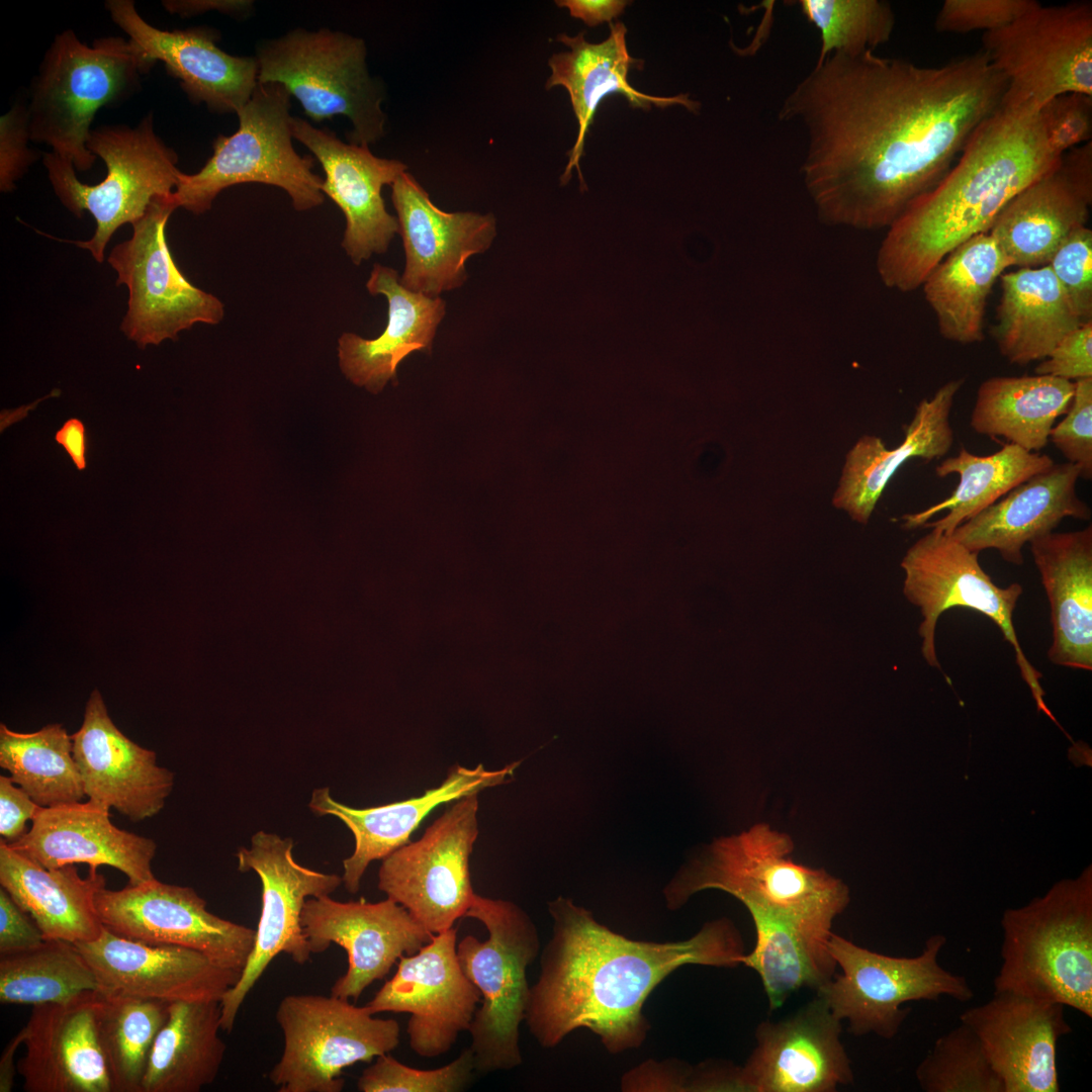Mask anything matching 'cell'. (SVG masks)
<instances>
[{
  "label": "cell",
  "mask_w": 1092,
  "mask_h": 1092,
  "mask_svg": "<svg viewBox=\"0 0 1092 1092\" xmlns=\"http://www.w3.org/2000/svg\"><path fill=\"white\" fill-rule=\"evenodd\" d=\"M1006 89L983 51L938 67L833 54L788 94L779 118L805 129L803 179L820 218L877 230L946 175Z\"/></svg>",
  "instance_id": "1"
},
{
  "label": "cell",
  "mask_w": 1092,
  "mask_h": 1092,
  "mask_svg": "<svg viewBox=\"0 0 1092 1092\" xmlns=\"http://www.w3.org/2000/svg\"><path fill=\"white\" fill-rule=\"evenodd\" d=\"M550 940L530 989L525 1021L545 1049L586 1028L614 1055L638 1049L649 1023L642 1009L650 993L685 965L735 968L745 954L740 932L727 918L707 922L689 939H630L598 922L570 899L548 903Z\"/></svg>",
  "instance_id": "2"
},
{
  "label": "cell",
  "mask_w": 1092,
  "mask_h": 1092,
  "mask_svg": "<svg viewBox=\"0 0 1092 1092\" xmlns=\"http://www.w3.org/2000/svg\"><path fill=\"white\" fill-rule=\"evenodd\" d=\"M1061 158L1048 146L1037 108L1002 100L956 166L888 228L877 257L883 283L903 292L921 286L950 251L988 233L1001 209Z\"/></svg>",
  "instance_id": "3"
},
{
  "label": "cell",
  "mask_w": 1092,
  "mask_h": 1092,
  "mask_svg": "<svg viewBox=\"0 0 1092 1092\" xmlns=\"http://www.w3.org/2000/svg\"><path fill=\"white\" fill-rule=\"evenodd\" d=\"M788 834L759 823L738 835L720 837L693 855L665 887L675 910L691 896L718 889L734 896L749 913L794 921L827 940L834 919L849 902L846 885L823 869L795 862Z\"/></svg>",
  "instance_id": "4"
},
{
  "label": "cell",
  "mask_w": 1092,
  "mask_h": 1092,
  "mask_svg": "<svg viewBox=\"0 0 1092 1092\" xmlns=\"http://www.w3.org/2000/svg\"><path fill=\"white\" fill-rule=\"evenodd\" d=\"M995 992L1056 1002L1092 1017V867L1001 919Z\"/></svg>",
  "instance_id": "5"
},
{
  "label": "cell",
  "mask_w": 1092,
  "mask_h": 1092,
  "mask_svg": "<svg viewBox=\"0 0 1092 1092\" xmlns=\"http://www.w3.org/2000/svg\"><path fill=\"white\" fill-rule=\"evenodd\" d=\"M151 67L122 37L97 38L89 47L71 29L58 34L30 88V141L50 146L79 171L90 169L96 156L87 141L97 110L133 93Z\"/></svg>",
  "instance_id": "6"
},
{
  "label": "cell",
  "mask_w": 1092,
  "mask_h": 1092,
  "mask_svg": "<svg viewBox=\"0 0 1092 1092\" xmlns=\"http://www.w3.org/2000/svg\"><path fill=\"white\" fill-rule=\"evenodd\" d=\"M465 917L480 921L488 937L457 942L459 964L481 995L469 1026L475 1072L510 1071L523 1062L520 1025L531 986L527 970L540 951L537 928L517 904L475 895Z\"/></svg>",
  "instance_id": "7"
},
{
  "label": "cell",
  "mask_w": 1092,
  "mask_h": 1092,
  "mask_svg": "<svg viewBox=\"0 0 1092 1092\" xmlns=\"http://www.w3.org/2000/svg\"><path fill=\"white\" fill-rule=\"evenodd\" d=\"M290 94L277 83H258L236 113L238 130L218 135L213 154L195 174L180 173L170 201L194 214L207 211L223 189L241 183H263L284 189L296 210L324 202V179L312 172L314 159L292 145Z\"/></svg>",
  "instance_id": "8"
},
{
  "label": "cell",
  "mask_w": 1092,
  "mask_h": 1092,
  "mask_svg": "<svg viewBox=\"0 0 1092 1092\" xmlns=\"http://www.w3.org/2000/svg\"><path fill=\"white\" fill-rule=\"evenodd\" d=\"M87 149L100 157L107 169L105 178L95 185L79 181L73 163L54 152L44 153L42 161L63 205L78 217L86 210L95 219L91 239L70 242L88 250L97 263H102L114 232L124 223L140 220L156 197L172 194L181 171L175 151L156 134L152 113L134 127L104 125L92 129Z\"/></svg>",
  "instance_id": "9"
},
{
  "label": "cell",
  "mask_w": 1092,
  "mask_h": 1092,
  "mask_svg": "<svg viewBox=\"0 0 1092 1092\" xmlns=\"http://www.w3.org/2000/svg\"><path fill=\"white\" fill-rule=\"evenodd\" d=\"M360 37L297 27L256 46L258 83L283 85L315 122L341 114L349 118L351 144L369 146L384 135L382 86L369 74Z\"/></svg>",
  "instance_id": "10"
},
{
  "label": "cell",
  "mask_w": 1092,
  "mask_h": 1092,
  "mask_svg": "<svg viewBox=\"0 0 1092 1092\" xmlns=\"http://www.w3.org/2000/svg\"><path fill=\"white\" fill-rule=\"evenodd\" d=\"M945 943L943 934H932L919 956L898 958L858 946L832 932L827 948L841 972L817 993L837 1019L847 1021L851 1033L892 1039L910 1013L902 1008L904 1003L943 996L968 1002L974 997L965 977L939 965Z\"/></svg>",
  "instance_id": "11"
},
{
  "label": "cell",
  "mask_w": 1092,
  "mask_h": 1092,
  "mask_svg": "<svg viewBox=\"0 0 1092 1092\" xmlns=\"http://www.w3.org/2000/svg\"><path fill=\"white\" fill-rule=\"evenodd\" d=\"M276 1020L284 1048L268 1078L280 1092H340L344 1069L371 1063L399 1043L396 1020L333 995H287Z\"/></svg>",
  "instance_id": "12"
},
{
  "label": "cell",
  "mask_w": 1092,
  "mask_h": 1092,
  "mask_svg": "<svg viewBox=\"0 0 1092 1092\" xmlns=\"http://www.w3.org/2000/svg\"><path fill=\"white\" fill-rule=\"evenodd\" d=\"M978 554L967 549L951 535L931 530L907 551L901 566L905 571L904 593L923 617L918 633L922 655L932 667L941 669L935 647L938 618L948 609L968 608L985 615L1011 645L1020 675L1028 686L1038 712L1046 715L1063 732L1044 702L1040 685L1042 674L1025 656L1016 635L1013 613L1023 588L1013 582L1000 587L981 567Z\"/></svg>",
  "instance_id": "13"
},
{
  "label": "cell",
  "mask_w": 1092,
  "mask_h": 1092,
  "mask_svg": "<svg viewBox=\"0 0 1092 1092\" xmlns=\"http://www.w3.org/2000/svg\"><path fill=\"white\" fill-rule=\"evenodd\" d=\"M170 195L156 197L146 214L131 224V237L116 245L108 257L117 275L116 285L128 289L120 330L142 349L175 341L195 324L216 325L224 315L223 303L194 286L173 259L166 238L168 219L176 209Z\"/></svg>",
  "instance_id": "14"
},
{
  "label": "cell",
  "mask_w": 1092,
  "mask_h": 1092,
  "mask_svg": "<svg viewBox=\"0 0 1092 1092\" xmlns=\"http://www.w3.org/2000/svg\"><path fill=\"white\" fill-rule=\"evenodd\" d=\"M983 52L1002 74L1010 103L1039 109L1056 96L1092 95V3H1040L1007 26L985 32Z\"/></svg>",
  "instance_id": "15"
},
{
  "label": "cell",
  "mask_w": 1092,
  "mask_h": 1092,
  "mask_svg": "<svg viewBox=\"0 0 1092 1092\" xmlns=\"http://www.w3.org/2000/svg\"><path fill=\"white\" fill-rule=\"evenodd\" d=\"M422 837L382 859L378 889L432 934L465 917L476 893L469 859L478 836V794L455 800Z\"/></svg>",
  "instance_id": "16"
},
{
  "label": "cell",
  "mask_w": 1092,
  "mask_h": 1092,
  "mask_svg": "<svg viewBox=\"0 0 1092 1092\" xmlns=\"http://www.w3.org/2000/svg\"><path fill=\"white\" fill-rule=\"evenodd\" d=\"M293 841L259 831L251 847L237 852L240 872L254 871L262 886L261 914L255 942L238 983L222 996L221 1030L231 1032L246 997L279 953L303 965L311 952L301 925V913L310 897L331 895L343 883L336 874H325L299 864L292 855Z\"/></svg>",
  "instance_id": "17"
},
{
  "label": "cell",
  "mask_w": 1092,
  "mask_h": 1092,
  "mask_svg": "<svg viewBox=\"0 0 1092 1092\" xmlns=\"http://www.w3.org/2000/svg\"><path fill=\"white\" fill-rule=\"evenodd\" d=\"M95 905L103 926L117 935L191 948L239 973L254 947L255 929L212 914L191 887L156 878L120 890L105 887Z\"/></svg>",
  "instance_id": "18"
},
{
  "label": "cell",
  "mask_w": 1092,
  "mask_h": 1092,
  "mask_svg": "<svg viewBox=\"0 0 1092 1092\" xmlns=\"http://www.w3.org/2000/svg\"><path fill=\"white\" fill-rule=\"evenodd\" d=\"M478 989L464 974L457 956V929L434 934L413 954L398 960L395 974L366 1004L372 1014L407 1013L411 1049L422 1058H437L468 1031Z\"/></svg>",
  "instance_id": "19"
},
{
  "label": "cell",
  "mask_w": 1092,
  "mask_h": 1092,
  "mask_svg": "<svg viewBox=\"0 0 1092 1092\" xmlns=\"http://www.w3.org/2000/svg\"><path fill=\"white\" fill-rule=\"evenodd\" d=\"M301 925L311 954L324 952L332 943L346 950L347 971L334 983L331 995L354 1002L373 982L385 978L402 956L417 952L434 935L389 898L370 903L310 897Z\"/></svg>",
  "instance_id": "20"
},
{
  "label": "cell",
  "mask_w": 1092,
  "mask_h": 1092,
  "mask_svg": "<svg viewBox=\"0 0 1092 1092\" xmlns=\"http://www.w3.org/2000/svg\"><path fill=\"white\" fill-rule=\"evenodd\" d=\"M841 1021L826 1000L816 997L794 1015L756 1028V1045L736 1068L735 1090L751 1092H832L852 1082L850 1061L840 1040Z\"/></svg>",
  "instance_id": "21"
},
{
  "label": "cell",
  "mask_w": 1092,
  "mask_h": 1092,
  "mask_svg": "<svg viewBox=\"0 0 1092 1092\" xmlns=\"http://www.w3.org/2000/svg\"><path fill=\"white\" fill-rule=\"evenodd\" d=\"M390 186L405 254L400 284L429 297L462 286L466 261L488 250L496 236L493 214L444 211L406 171Z\"/></svg>",
  "instance_id": "22"
},
{
  "label": "cell",
  "mask_w": 1092,
  "mask_h": 1092,
  "mask_svg": "<svg viewBox=\"0 0 1092 1092\" xmlns=\"http://www.w3.org/2000/svg\"><path fill=\"white\" fill-rule=\"evenodd\" d=\"M293 139L318 160L326 178L322 191L343 211L346 229L342 247L355 265L387 251L399 232L397 217L385 208L382 187L391 185L407 166L380 158L369 146L345 143L335 132L293 116Z\"/></svg>",
  "instance_id": "23"
},
{
  "label": "cell",
  "mask_w": 1092,
  "mask_h": 1092,
  "mask_svg": "<svg viewBox=\"0 0 1092 1092\" xmlns=\"http://www.w3.org/2000/svg\"><path fill=\"white\" fill-rule=\"evenodd\" d=\"M1065 1006L1012 992H995L964 1011L960 1021L978 1036L1004 1092H1059L1057 1045L1072 1032Z\"/></svg>",
  "instance_id": "24"
},
{
  "label": "cell",
  "mask_w": 1092,
  "mask_h": 1092,
  "mask_svg": "<svg viewBox=\"0 0 1092 1092\" xmlns=\"http://www.w3.org/2000/svg\"><path fill=\"white\" fill-rule=\"evenodd\" d=\"M75 944L104 993L168 1003L220 1001L241 977L200 951L132 940L105 927L98 938Z\"/></svg>",
  "instance_id": "25"
},
{
  "label": "cell",
  "mask_w": 1092,
  "mask_h": 1092,
  "mask_svg": "<svg viewBox=\"0 0 1092 1092\" xmlns=\"http://www.w3.org/2000/svg\"><path fill=\"white\" fill-rule=\"evenodd\" d=\"M71 737L88 800L113 808L132 822L152 818L164 808L174 788V772L158 764L155 751L118 729L98 690L91 693L82 725Z\"/></svg>",
  "instance_id": "26"
},
{
  "label": "cell",
  "mask_w": 1092,
  "mask_h": 1092,
  "mask_svg": "<svg viewBox=\"0 0 1092 1092\" xmlns=\"http://www.w3.org/2000/svg\"><path fill=\"white\" fill-rule=\"evenodd\" d=\"M105 6L142 57L152 65L163 62L191 101L205 103L214 112L237 113L251 98L258 85L256 58L220 50L214 30L157 28L138 13L130 0H109Z\"/></svg>",
  "instance_id": "27"
},
{
  "label": "cell",
  "mask_w": 1092,
  "mask_h": 1092,
  "mask_svg": "<svg viewBox=\"0 0 1092 1092\" xmlns=\"http://www.w3.org/2000/svg\"><path fill=\"white\" fill-rule=\"evenodd\" d=\"M101 992L33 1005L17 1064L26 1092H113L97 1031Z\"/></svg>",
  "instance_id": "28"
},
{
  "label": "cell",
  "mask_w": 1092,
  "mask_h": 1092,
  "mask_svg": "<svg viewBox=\"0 0 1092 1092\" xmlns=\"http://www.w3.org/2000/svg\"><path fill=\"white\" fill-rule=\"evenodd\" d=\"M30 829L11 848L47 869L87 863L90 870L109 866L128 884L155 879L152 861L157 843L115 826L110 809L91 800L40 807ZM7 843V842H6Z\"/></svg>",
  "instance_id": "29"
},
{
  "label": "cell",
  "mask_w": 1092,
  "mask_h": 1092,
  "mask_svg": "<svg viewBox=\"0 0 1092 1092\" xmlns=\"http://www.w3.org/2000/svg\"><path fill=\"white\" fill-rule=\"evenodd\" d=\"M519 764L515 761L495 770L482 764L473 768L455 765L440 786L419 797L364 809L346 806L331 796L328 787L318 788L312 792L309 808L317 815L336 816L353 833L355 848L343 860L342 880L346 890L356 894L368 866L407 844L412 833L434 809L507 783Z\"/></svg>",
  "instance_id": "30"
},
{
  "label": "cell",
  "mask_w": 1092,
  "mask_h": 1092,
  "mask_svg": "<svg viewBox=\"0 0 1092 1092\" xmlns=\"http://www.w3.org/2000/svg\"><path fill=\"white\" fill-rule=\"evenodd\" d=\"M1079 478L1077 465L1055 463L964 522L951 537L972 552L995 549L1003 560L1020 566L1025 544L1054 532L1066 518H1091L1090 508L1076 492Z\"/></svg>",
  "instance_id": "31"
},
{
  "label": "cell",
  "mask_w": 1092,
  "mask_h": 1092,
  "mask_svg": "<svg viewBox=\"0 0 1092 1092\" xmlns=\"http://www.w3.org/2000/svg\"><path fill=\"white\" fill-rule=\"evenodd\" d=\"M965 379L941 385L929 399L916 406L911 423L904 428L903 442L888 449L880 437L864 435L847 453L832 503L854 521L867 524L884 489L904 462L918 457L926 462L941 458L950 450L954 434L950 412Z\"/></svg>",
  "instance_id": "32"
},
{
  "label": "cell",
  "mask_w": 1092,
  "mask_h": 1092,
  "mask_svg": "<svg viewBox=\"0 0 1092 1092\" xmlns=\"http://www.w3.org/2000/svg\"><path fill=\"white\" fill-rule=\"evenodd\" d=\"M399 278L396 270L375 264L366 287L370 294L386 297L387 325L376 339L344 333L338 340L342 372L355 385L372 393L380 392L389 380H396L397 366L407 355L431 351L446 313L444 299L411 291Z\"/></svg>",
  "instance_id": "33"
},
{
  "label": "cell",
  "mask_w": 1092,
  "mask_h": 1092,
  "mask_svg": "<svg viewBox=\"0 0 1092 1092\" xmlns=\"http://www.w3.org/2000/svg\"><path fill=\"white\" fill-rule=\"evenodd\" d=\"M610 26L609 37L600 43L587 42L584 32L574 37L567 34L558 35L557 40L569 47L570 51L555 54L548 62L551 75L547 80L546 88L563 86L568 91L578 122L577 139L569 153V161L560 181L563 185L567 184L571 178V171L575 167L581 191L586 190V186L579 169V159L583 154L585 134L603 98L611 94H621L628 99L632 107L644 110L650 109L651 105L666 107L673 104H681L692 111L698 109V103L686 94L658 97L635 90L628 83L627 76L632 65L638 64L639 61L633 59L628 53L627 29L622 22L611 23Z\"/></svg>",
  "instance_id": "34"
},
{
  "label": "cell",
  "mask_w": 1092,
  "mask_h": 1092,
  "mask_svg": "<svg viewBox=\"0 0 1092 1092\" xmlns=\"http://www.w3.org/2000/svg\"><path fill=\"white\" fill-rule=\"evenodd\" d=\"M1051 607L1053 664L1092 670V527L1029 542Z\"/></svg>",
  "instance_id": "35"
},
{
  "label": "cell",
  "mask_w": 1092,
  "mask_h": 1092,
  "mask_svg": "<svg viewBox=\"0 0 1092 1092\" xmlns=\"http://www.w3.org/2000/svg\"><path fill=\"white\" fill-rule=\"evenodd\" d=\"M1092 188L1059 165L1017 193L998 213L989 234L1011 266H1046L1061 243L1087 225Z\"/></svg>",
  "instance_id": "36"
},
{
  "label": "cell",
  "mask_w": 1092,
  "mask_h": 1092,
  "mask_svg": "<svg viewBox=\"0 0 1092 1092\" xmlns=\"http://www.w3.org/2000/svg\"><path fill=\"white\" fill-rule=\"evenodd\" d=\"M0 885L31 916L44 939L87 942L103 931L95 898L106 881L97 870L82 878L74 864L47 869L1 840Z\"/></svg>",
  "instance_id": "37"
},
{
  "label": "cell",
  "mask_w": 1092,
  "mask_h": 1092,
  "mask_svg": "<svg viewBox=\"0 0 1092 1092\" xmlns=\"http://www.w3.org/2000/svg\"><path fill=\"white\" fill-rule=\"evenodd\" d=\"M1002 294L993 338L1011 364L1043 360L1083 322L1049 265L1000 276Z\"/></svg>",
  "instance_id": "38"
},
{
  "label": "cell",
  "mask_w": 1092,
  "mask_h": 1092,
  "mask_svg": "<svg viewBox=\"0 0 1092 1092\" xmlns=\"http://www.w3.org/2000/svg\"><path fill=\"white\" fill-rule=\"evenodd\" d=\"M1009 267L990 234L983 233L956 247L928 273L921 286L942 338L960 344L984 340L989 294Z\"/></svg>",
  "instance_id": "39"
},
{
  "label": "cell",
  "mask_w": 1092,
  "mask_h": 1092,
  "mask_svg": "<svg viewBox=\"0 0 1092 1092\" xmlns=\"http://www.w3.org/2000/svg\"><path fill=\"white\" fill-rule=\"evenodd\" d=\"M1054 464L1051 456L1011 443L988 456L975 455L962 447L958 455L944 459L934 469L938 477L958 474L956 489L945 499L901 517L902 527L931 528L950 536L964 522Z\"/></svg>",
  "instance_id": "40"
},
{
  "label": "cell",
  "mask_w": 1092,
  "mask_h": 1092,
  "mask_svg": "<svg viewBox=\"0 0 1092 1092\" xmlns=\"http://www.w3.org/2000/svg\"><path fill=\"white\" fill-rule=\"evenodd\" d=\"M219 1001L169 1003L150 1052L142 1092H199L211 1084L226 1050Z\"/></svg>",
  "instance_id": "41"
},
{
  "label": "cell",
  "mask_w": 1092,
  "mask_h": 1092,
  "mask_svg": "<svg viewBox=\"0 0 1092 1092\" xmlns=\"http://www.w3.org/2000/svg\"><path fill=\"white\" fill-rule=\"evenodd\" d=\"M1075 382L1050 375L995 376L979 386L972 429L1030 452L1050 440L1058 418L1071 406Z\"/></svg>",
  "instance_id": "42"
},
{
  "label": "cell",
  "mask_w": 1092,
  "mask_h": 1092,
  "mask_svg": "<svg viewBox=\"0 0 1092 1092\" xmlns=\"http://www.w3.org/2000/svg\"><path fill=\"white\" fill-rule=\"evenodd\" d=\"M750 916L755 945L744 954L741 965L757 973L771 1010L797 991L811 988L818 992L832 980L837 965L828 951V940L786 918L762 912Z\"/></svg>",
  "instance_id": "43"
},
{
  "label": "cell",
  "mask_w": 1092,
  "mask_h": 1092,
  "mask_svg": "<svg viewBox=\"0 0 1092 1092\" xmlns=\"http://www.w3.org/2000/svg\"><path fill=\"white\" fill-rule=\"evenodd\" d=\"M0 766L40 807L81 802L85 797L72 737L60 723L31 733L1 723Z\"/></svg>",
  "instance_id": "44"
},
{
  "label": "cell",
  "mask_w": 1092,
  "mask_h": 1092,
  "mask_svg": "<svg viewBox=\"0 0 1092 1092\" xmlns=\"http://www.w3.org/2000/svg\"><path fill=\"white\" fill-rule=\"evenodd\" d=\"M100 991L92 968L77 945L62 939L0 954V1001L4 1004L62 1003Z\"/></svg>",
  "instance_id": "45"
},
{
  "label": "cell",
  "mask_w": 1092,
  "mask_h": 1092,
  "mask_svg": "<svg viewBox=\"0 0 1092 1092\" xmlns=\"http://www.w3.org/2000/svg\"><path fill=\"white\" fill-rule=\"evenodd\" d=\"M168 1012V1002L101 992L97 1031L113 1092H142L150 1052Z\"/></svg>",
  "instance_id": "46"
},
{
  "label": "cell",
  "mask_w": 1092,
  "mask_h": 1092,
  "mask_svg": "<svg viewBox=\"0 0 1092 1092\" xmlns=\"http://www.w3.org/2000/svg\"><path fill=\"white\" fill-rule=\"evenodd\" d=\"M802 14L820 35L818 60L833 54L874 52L894 31L895 13L882 0H800Z\"/></svg>",
  "instance_id": "47"
},
{
  "label": "cell",
  "mask_w": 1092,
  "mask_h": 1092,
  "mask_svg": "<svg viewBox=\"0 0 1092 1092\" xmlns=\"http://www.w3.org/2000/svg\"><path fill=\"white\" fill-rule=\"evenodd\" d=\"M915 1076L924 1092H1004L978 1036L962 1022L935 1040Z\"/></svg>",
  "instance_id": "48"
},
{
  "label": "cell",
  "mask_w": 1092,
  "mask_h": 1092,
  "mask_svg": "<svg viewBox=\"0 0 1092 1092\" xmlns=\"http://www.w3.org/2000/svg\"><path fill=\"white\" fill-rule=\"evenodd\" d=\"M475 1063L470 1048L433 1070L411 1068L388 1054L367 1067L357 1081L361 1092H459L470 1084Z\"/></svg>",
  "instance_id": "49"
},
{
  "label": "cell",
  "mask_w": 1092,
  "mask_h": 1092,
  "mask_svg": "<svg viewBox=\"0 0 1092 1092\" xmlns=\"http://www.w3.org/2000/svg\"><path fill=\"white\" fill-rule=\"evenodd\" d=\"M1048 265L1081 321H1092V231L1085 225L1072 232Z\"/></svg>",
  "instance_id": "50"
},
{
  "label": "cell",
  "mask_w": 1092,
  "mask_h": 1092,
  "mask_svg": "<svg viewBox=\"0 0 1092 1092\" xmlns=\"http://www.w3.org/2000/svg\"><path fill=\"white\" fill-rule=\"evenodd\" d=\"M1038 4L1034 0H945L936 15L935 29L989 32L1009 25Z\"/></svg>",
  "instance_id": "51"
},
{
  "label": "cell",
  "mask_w": 1092,
  "mask_h": 1092,
  "mask_svg": "<svg viewBox=\"0 0 1092 1092\" xmlns=\"http://www.w3.org/2000/svg\"><path fill=\"white\" fill-rule=\"evenodd\" d=\"M1038 114L1048 146L1056 156L1091 142L1092 95L1070 92L1056 96L1038 109Z\"/></svg>",
  "instance_id": "52"
},
{
  "label": "cell",
  "mask_w": 1092,
  "mask_h": 1092,
  "mask_svg": "<svg viewBox=\"0 0 1092 1092\" xmlns=\"http://www.w3.org/2000/svg\"><path fill=\"white\" fill-rule=\"evenodd\" d=\"M1075 382L1070 408L1055 425L1050 440L1067 462L1077 465L1081 478L1092 477V377Z\"/></svg>",
  "instance_id": "53"
},
{
  "label": "cell",
  "mask_w": 1092,
  "mask_h": 1092,
  "mask_svg": "<svg viewBox=\"0 0 1092 1092\" xmlns=\"http://www.w3.org/2000/svg\"><path fill=\"white\" fill-rule=\"evenodd\" d=\"M28 141L30 136L27 105L18 101L0 119V190L2 192L12 191L15 188V182L39 158L36 152L27 147Z\"/></svg>",
  "instance_id": "54"
},
{
  "label": "cell",
  "mask_w": 1092,
  "mask_h": 1092,
  "mask_svg": "<svg viewBox=\"0 0 1092 1092\" xmlns=\"http://www.w3.org/2000/svg\"><path fill=\"white\" fill-rule=\"evenodd\" d=\"M1034 372L1073 382L1092 377V321L1066 335Z\"/></svg>",
  "instance_id": "55"
},
{
  "label": "cell",
  "mask_w": 1092,
  "mask_h": 1092,
  "mask_svg": "<svg viewBox=\"0 0 1092 1092\" xmlns=\"http://www.w3.org/2000/svg\"><path fill=\"white\" fill-rule=\"evenodd\" d=\"M44 940L31 916L0 888V954L34 947Z\"/></svg>",
  "instance_id": "56"
},
{
  "label": "cell",
  "mask_w": 1092,
  "mask_h": 1092,
  "mask_svg": "<svg viewBox=\"0 0 1092 1092\" xmlns=\"http://www.w3.org/2000/svg\"><path fill=\"white\" fill-rule=\"evenodd\" d=\"M40 806L17 786L10 777L0 776V835L7 843L22 837L26 822L32 820Z\"/></svg>",
  "instance_id": "57"
},
{
  "label": "cell",
  "mask_w": 1092,
  "mask_h": 1092,
  "mask_svg": "<svg viewBox=\"0 0 1092 1092\" xmlns=\"http://www.w3.org/2000/svg\"><path fill=\"white\" fill-rule=\"evenodd\" d=\"M559 7H566L572 17L581 19L588 26L611 22L624 11L629 1L622 0H559Z\"/></svg>",
  "instance_id": "58"
},
{
  "label": "cell",
  "mask_w": 1092,
  "mask_h": 1092,
  "mask_svg": "<svg viewBox=\"0 0 1092 1092\" xmlns=\"http://www.w3.org/2000/svg\"><path fill=\"white\" fill-rule=\"evenodd\" d=\"M55 441L65 449L78 470L87 467V432L80 419H68L56 432Z\"/></svg>",
  "instance_id": "59"
},
{
  "label": "cell",
  "mask_w": 1092,
  "mask_h": 1092,
  "mask_svg": "<svg viewBox=\"0 0 1092 1092\" xmlns=\"http://www.w3.org/2000/svg\"><path fill=\"white\" fill-rule=\"evenodd\" d=\"M163 3L168 11L184 17L213 9L230 15L247 14L253 6L252 1L242 0L165 1Z\"/></svg>",
  "instance_id": "60"
},
{
  "label": "cell",
  "mask_w": 1092,
  "mask_h": 1092,
  "mask_svg": "<svg viewBox=\"0 0 1092 1092\" xmlns=\"http://www.w3.org/2000/svg\"><path fill=\"white\" fill-rule=\"evenodd\" d=\"M24 1041L23 1028L11 1039L8 1045L3 1051L0 1061V1092H10L13 1088L14 1067L13 1057L20 1045Z\"/></svg>",
  "instance_id": "61"
}]
</instances>
